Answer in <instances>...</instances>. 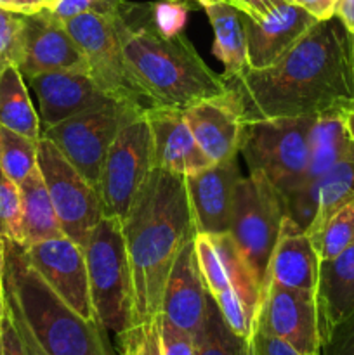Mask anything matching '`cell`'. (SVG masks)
Returning a JSON list of instances; mask_svg holds the SVG:
<instances>
[{
	"label": "cell",
	"instance_id": "40",
	"mask_svg": "<svg viewBox=\"0 0 354 355\" xmlns=\"http://www.w3.org/2000/svg\"><path fill=\"white\" fill-rule=\"evenodd\" d=\"M250 342H252L255 355H304L257 324L253 326Z\"/></svg>",
	"mask_w": 354,
	"mask_h": 355
},
{
	"label": "cell",
	"instance_id": "12",
	"mask_svg": "<svg viewBox=\"0 0 354 355\" xmlns=\"http://www.w3.org/2000/svg\"><path fill=\"white\" fill-rule=\"evenodd\" d=\"M354 151V103L340 104L328 111L316 114L311 130V155L304 186L297 193L285 198L287 217L307 231L312 224L307 196L312 186L332 166Z\"/></svg>",
	"mask_w": 354,
	"mask_h": 355
},
{
	"label": "cell",
	"instance_id": "11",
	"mask_svg": "<svg viewBox=\"0 0 354 355\" xmlns=\"http://www.w3.org/2000/svg\"><path fill=\"white\" fill-rule=\"evenodd\" d=\"M153 170L155 148L144 113L121 128L101 166L97 193L103 201L104 217L121 220Z\"/></svg>",
	"mask_w": 354,
	"mask_h": 355
},
{
	"label": "cell",
	"instance_id": "5",
	"mask_svg": "<svg viewBox=\"0 0 354 355\" xmlns=\"http://www.w3.org/2000/svg\"><path fill=\"white\" fill-rule=\"evenodd\" d=\"M83 252L96 321L120 338L134 326V286L120 218H101Z\"/></svg>",
	"mask_w": 354,
	"mask_h": 355
},
{
	"label": "cell",
	"instance_id": "23",
	"mask_svg": "<svg viewBox=\"0 0 354 355\" xmlns=\"http://www.w3.org/2000/svg\"><path fill=\"white\" fill-rule=\"evenodd\" d=\"M316 305L323 345L330 331L354 311V246L319 262Z\"/></svg>",
	"mask_w": 354,
	"mask_h": 355
},
{
	"label": "cell",
	"instance_id": "7",
	"mask_svg": "<svg viewBox=\"0 0 354 355\" xmlns=\"http://www.w3.org/2000/svg\"><path fill=\"white\" fill-rule=\"evenodd\" d=\"M283 196L262 173H248L236 184L229 234L259 279L264 293L267 266L283 218Z\"/></svg>",
	"mask_w": 354,
	"mask_h": 355
},
{
	"label": "cell",
	"instance_id": "28",
	"mask_svg": "<svg viewBox=\"0 0 354 355\" xmlns=\"http://www.w3.org/2000/svg\"><path fill=\"white\" fill-rule=\"evenodd\" d=\"M208 236H210L212 243H214L215 250H217L219 257H221L222 266H224V270L228 274V279L231 283L233 290L242 298L243 305H245L253 324L260 300H262V286H260L259 279L255 277L253 270L250 269L242 250L238 248V245H236L229 232H219V234Z\"/></svg>",
	"mask_w": 354,
	"mask_h": 355
},
{
	"label": "cell",
	"instance_id": "4",
	"mask_svg": "<svg viewBox=\"0 0 354 355\" xmlns=\"http://www.w3.org/2000/svg\"><path fill=\"white\" fill-rule=\"evenodd\" d=\"M2 284L47 355H115L99 322L82 318L59 298L19 243L3 241Z\"/></svg>",
	"mask_w": 354,
	"mask_h": 355
},
{
	"label": "cell",
	"instance_id": "1",
	"mask_svg": "<svg viewBox=\"0 0 354 355\" xmlns=\"http://www.w3.org/2000/svg\"><path fill=\"white\" fill-rule=\"evenodd\" d=\"M243 120L316 116L354 103V35L337 19H319L280 61L246 69L229 82Z\"/></svg>",
	"mask_w": 354,
	"mask_h": 355
},
{
	"label": "cell",
	"instance_id": "2",
	"mask_svg": "<svg viewBox=\"0 0 354 355\" xmlns=\"http://www.w3.org/2000/svg\"><path fill=\"white\" fill-rule=\"evenodd\" d=\"M121 232L134 286L135 326L162 314L174 262L196 236L186 177L155 166L121 218Z\"/></svg>",
	"mask_w": 354,
	"mask_h": 355
},
{
	"label": "cell",
	"instance_id": "41",
	"mask_svg": "<svg viewBox=\"0 0 354 355\" xmlns=\"http://www.w3.org/2000/svg\"><path fill=\"white\" fill-rule=\"evenodd\" d=\"M2 290H3V297H6L7 309H9L10 318H12L17 331H19V336H21V340H23V345H24V350H26V354L28 355H47L44 352V349L40 347V343L37 342V338L33 336L31 329L28 328L26 321H24L23 314H21V311H19V307H17L16 300H14L12 293H10V291L7 290L3 284H2Z\"/></svg>",
	"mask_w": 354,
	"mask_h": 355
},
{
	"label": "cell",
	"instance_id": "17",
	"mask_svg": "<svg viewBox=\"0 0 354 355\" xmlns=\"http://www.w3.org/2000/svg\"><path fill=\"white\" fill-rule=\"evenodd\" d=\"M183 113L198 146L212 165L238 158L245 120L238 94L231 85L222 96L200 101Z\"/></svg>",
	"mask_w": 354,
	"mask_h": 355
},
{
	"label": "cell",
	"instance_id": "24",
	"mask_svg": "<svg viewBox=\"0 0 354 355\" xmlns=\"http://www.w3.org/2000/svg\"><path fill=\"white\" fill-rule=\"evenodd\" d=\"M200 6L203 7L214 31L212 52L224 66L222 76L233 82L248 69L242 10L229 0H210Z\"/></svg>",
	"mask_w": 354,
	"mask_h": 355
},
{
	"label": "cell",
	"instance_id": "10",
	"mask_svg": "<svg viewBox=\"0 0 354 355\" xmlns=\"http://www.w3.org/2000/svg\"><path fill=\"white\" fill-rule=\"evenodd\" d=\"M37 165L54 205L62 234L83 248L94 227L104 217L97 187L71 165L54 142L45 137L38 141Z\"/></svg>",
	"mask_w": 354,
	"mask_h": 355
},
{
	"label": "cell",
	"instance_id": "45",
	"mask_svg": "<svg viewBox=\"0 0 354 355\" xmlns=\"http://www.w3.org/2000/svg\"><path fill=\"white\" fill-rule=\"evenodd\" d=\"M0 9H6L17 14L38 12V9L33 6L31 0H0Z\"/></svg>",
	"mask_w": 354,
	"mask_h": 355
},
{
	"label": "cell",
	"instance_id": "21",
	"mask_svg": "<svg viewBox=\"0 0 354 355\" xmlns=\"http://www.w3.org/2000/svg\"><path fill=\"white\" fill-rule=\"evenodd\" d=\"M208 290L198 266L194 238L184 245L174 262L163 293L162 315L189 335H196L207 311Z\"/></svg>",
	"mask_w": 354,
	"mask_h": 355
},
{
	"label": "cell",
	"instance_id": "13",
	"mask_svg": "<svg viewBox=\"0 0 354 355\" xmlns=\"http://www.w3.org/2000/svg\"><path fill=\"white\" fill-rule=\"evenodd\" d=\"M255 324L287 342L297 352L304 355H319L321 352V331L314 295L269 283L264 288L262 300L253 321V326Z\"/></svg>",
	"mask_w": 354,
	"mask_h": 355
},
{
	"label": "cell",
	"instance_id": "15",
	"mask_svg": "<svg viewBox=\"0 0 354 355\" xmlns=\"http://www.w3.org/2000/svg\"><path fill=\"white\" fill-rule=\"evenodd\" d=\"M17 68L24 78L51 71H89L83 52L51 9L23 14V58Z\"/></svg>",
	"mask_w": 354,
	"mask_h": 355
},
{
	"label": "cell",
	"instance_id": "46",
	"mask_svg": "<svg viewBox=\"0 0 354 355\" xmlns=\"http://www.w3.org/2000/svg\"><path fill=\"white\" fill-rule=\"evenodd\" d=\"M280 2H283V0H253V3H255V10H257L255 19L267 16V14H269Z\"/></svg>",
	"mask_w": 354,
	"mask_h": 355
},
{
	"label": "cell",
	"instance_id": "39",
	"mask_svg": "<svg viewBox=\"0 0 354 355\" xmlns=\"http://www.w3.org/2000/svg\"><path fill=\"white\" fill-rule=\"evenodd\" d=\"M319 355H354V311L330 331Z\"/></svg>",
	"mask_w": 354,
	"mask_h": 355
},
{
	"label": "cell",
	"instance_id": "48",
	"mask_svg": "<svg viewBox=\"0 0 354 355\" xmlns=\"http://www.w3.org/2000/svg\"><path fill=\"white\" fill-rule=\"evenodd\" d=\"M31 2H33V6L37 7L38 10H42V9H51V7L56 3V0H31Z\"/></svg>",
	"mask_w": 354,
	"mask_h": 355
},
{
	"label": "cell",
	"instance_id": "32",
	"mask_svg": "<svg viewBox=\"0 0 354 355\" xmlns=\"http://www.w3.org/2000/svg\"><path fill=\"white\" fill-rule=\"evenodd\" d=\"M194 252H196L198 266H200L201 276H203L210 297H217L219 293H222L228 288H233L210 236L205 234V232H196V236H194Z\"/></svg>",
	"mask_w": 354,
	"mask_h": 355
},
{
	"label": "cell",
	"instance_id": "30",
	"mask_svg": "<svg viewBox=\"0 0 354 355\" xmlns=\"http://www.w3.org/2000/svg\"><path fill=\"white\" fill-rule=\"evenodd\" d=\"M319 260H330L354 246V194L340 203L318 229L309 232Z\"/></svg>",
	"mask_w": 354,
	"mask_h": 355
},
{
	"label": "cell",
	"instance_id": "34",
	"mask_svg": "<svg viewBox=\"0 0 354 355\" xmlns=\"http://www.w3.org/2000/svg\"><path fill=\"white\" fill-rule=\"evenodd\" d=\"M23 58V14L0 9V71Z\"/></svg>",
	"mask_w": 354,
	"mask_h": 355
},
{
	"label": "cell",
	"instance_id": "50",
	"mask_svg": "<svg viewBox=\"0 0 354 355\" xmlns=\"http://www.w3.org/2000/svg\"><path fill=\"white\" fill-rule=\"evenodd\" d=\"M3 277V239L0 238V286H2Z\"/></svg>",
	"mask_w": 354,
	"mask_h": 355
},
{
	"label": "cell",
	"instance_id": "44",
	"mask_svg": "<svg viewBox=\"0 0 354 355\" xmlns=\"http://www.w3.org/2000/svg\"><path fill=\"white\" fill-rule=\"evenodd\" d=\"M333 16L347 28V31L354 35V0H339Z\"/></svg>",
	"mask_w": 354,
	"mask_h": 355
},
{
	"label": "cell",
	"instance_id": "49",
	"mask_svg": "<svg viewBox=\"0 0 354 355\" xmlns=\"http://www.w3.org/2000/svg\"><path fill=\"white\" fill-rule=\"evenodd\" d=\"M3 315H6V297H3V290H0V329H2Z\"/></svg>",
	"mask_w": 354,
	"mask_h": 355
},
{
	"label": "cell",
	"instance_id": "33",
	"mask_svg": "<svg viewBox=\"0 0 354 355\" xmlns=\"http://www.w3.org/2000/svg\"><path fill=\"white\" fill-rule=\"evenodd\" d=\"M0 238L21 245V193L19 186L0 166Z\"/></svg>",
	"mask_w": 354,
	"mask_h": 355
},
{
	"label": "cell",
	"instance_id": "3",
	"mask_svg": "<svg viewBox=\"0 0 354 355\" xmlns=\"http://www.w3.org/2000/svg\"><path fill=\"white\" fill-rule=\"evenodd\" d=\"M121 52L128 69L155 107L187 110L222 96L229 82L201 59L183 33L163 35L151 21V3L132 2L120 21Z\"/></svg>",
	"mask_w": 354,
	"mask_h": 355
},
{
	"label": "cell",
	"instance_id": "19",
	"mask_svg": "<svg viewBox=\"0 0 354 355\" xmlns=\"http://www.w3.org/2000/svg\"><path fill=\"white\" fill-rule=\"evenodd\" d=\"M184 177L196 232H229L233 196L236 184L243 177L239 172L238 158L215 163Z\"/></svg>",
	"mask_w": 354,
	"mask_h": 355
},
{
	"label": "cell",
	"instance_id": "43",
	"mask_svg": "<svg viewBox=\"0 0 354 355\" xmlns=\"http://www.w3.org/2000/svg\"><path fill=\"white\" fill-rule=\"evenodd\" d=\"M294 3L304 7L307 12H311L318 19H330V17H333V7L330 0H294Z\"/></svg>",
	"mask_w": 354,
	"mask_h": 355
},
{
	"label": "cell",
	"instance_id": "22",
	"mask_svg": "<svg viewBox=\"0 0 354 355\" xmlns=\"http://www.w3.org/2000/svg\"><path fill=\"white\" fill-rule=\"evenodd\" d=\"M155 148V166L189 175L210 166V159L198 146L184 113L170 107L146 111Z\"/></svg>",
	"mask_w": 354,
	"mask_h": 355
},
{
	"label": "cell",
	"instance_id": "31",
	"mask_svg": "<svg viewBox=\"0 0 354 355\" xmlns=\"http://www.w3.org/2000/svg\"><path fill=\"white\" fill-rule=\"evenodd\" d=\"M38 141L0 125V166L19 186L37 166Z\"/></svg>",
	"mask_w": 354,
	"mask_h": 355
},
{
	"label": "cell",
	"instance_id": "16",
	"mask_svg": "<svg viewBox=\"0 0 354 355\" xmlns=\"http://www.w3.org/2000/svg\"><path fill=\"white\" fill-rule=\"evenodd\" d=\"M248 69H264L280 61L316 23L318 17L298 3L283 0L267 16L250 17L242 12Z\"/></svg>",
	"mask_w": 354,
	"mask_h": 355
},
{
	"label": "cell",
	"instance_id": "38",
	"mask_svg": "<svg viewBox=\"0 0 354 355\" xmlns=\"http://www.w3.org/2000/svg\"><path fill=\"white\" fill-rule=\"evenodd\" d=\"M160 336H162L163 355H196L194 336L172 324L169 319L158 315Z\"/></svg>",
	"mask_w": 354,
	"mask_h": 355
},
{
	"label": "cell",
	"instance_id": "37",
	"mask_svg": "<svg viewBox=\"0 0 354 355\" xmlns=\"http://www.w3.org/2000/svg\"><path fill=\"white\" fill-rule=\"evenodd\" d=\"M187 7L179 0H167V2L151 3V21L158 31L163 35L183 33L186 24Z\"/></svg>",
	"mask_w": 354,
	"mask_h": 355
},
{
	"label": "cell",
	"instance_id": "25",
	"mask_svg": "<svg viewBox=\"0 0 354 355\" xmlns=\"http://www.w3.org/2000/svg\"><path fill=\"white\" fill-rule=\"evenodd\" d=\"M21 193V245L30 246L33 243L62 236L61 224L56 215L54 205L49 196L38 165L28 173L19 184Z\"/></svg>",
	"mask_w": 354,
	"mask_h": 355
},
{
	"label": "cell",
	"instance_id": "36",
	"mask_svg": "<svg viewBox=\"0 0 354 355\" xmlns=\"http://www.w3.org/2000/svg\"><path fill=\"white\" fill-rule=\"evenodd\" d=\"M130 3L127 0H56L51 12L61 21H68L80 14L121 16L127 12Z\"/></svg>",
	"mask_w": 354,
	"mask_h": 355
},
{
	"label": "cell",
	"instance_id": "20",
	"mask_svg": "<svg viewBox=\"0 0 354 355\" xmlns=\"http://www.w3.org/2000/svg\"><path fill=\"white\" fill-rule=\"evenodd\" d=\"M319 262L321 260L312 246L309 232L290 217H285L271 253L264 288L273 283L287 290L316 297Z\"/></svg>",
	"mask_w": 354,
	"mask_h": 355
},
{
	"label": "cell",
	"instance_id": "6",
	"mask_svg": "<svg viewBox=\"0 0 354 355\" xmlns=\"http://www.w3.org/2000/svg\"><path fill=\"white\" fill-rule=\"evenodd\" d=\"M316 116L246 121L239 155L250 173H262L285 198L304 186Z\"/></svg>",
	"mask_w": 354,
	"mask_h": 355
},
{
	"label": "cell",
	"instance_id": "29",
	"mask_svg": "<svg viewBox=\"0 0 354 355\" xmlns=\"http://www.w3.org/2000/svg\"><path fill=\"white\" fill-rule=\"evenodd\" d=\"M194 345L196 355H255L250 338L229 328L212 297H208L203 322L194 335Z\"/></svg>",
	"mask_w": 354,
	"mask_h": 355
},
{
	"label": "cell",
	"instance_id": "54",
	"mask_svg": "<svg viewBox=\"0 0 354 355\" xmlns=\"http://www.w3.org/2000/svg\"><path fill=\"white\" fill-rule=\"evenodd\" d=\"M0 290H2V286H0Z\"/></svg>",
	"mask_w": 354,
	"mask_h": 355
},
{
	"label": "cell",
	"instance_id": "27",
	"mask_svg": "<svg viewBox=\"0 0 354 355\" xmlns=\"http://www.w3.org/2000/svg\"><path fill=\"white\" fill-rule=\"evenodd\" d=\"M354 194V151L340 159L335 166L328 170L318 182L312 186L307 196L309 208H311L312 224L307 232L318 229L326 220L330 214L340 203Z\"/></svg>",
	"mask_w": 354,
	"mask_h": 355
},
{
	"label": "cell",
	"instance_id": "51",
	"mask_svg": "<svg viewBox=\"0 0 354 355\" xmlns=\"http://www.w3.org/2000/svg\"><path fill=\"white\" fill-rule=\"evenodd\" d=\"M337 2H339V0H330V3H332V7H333V14H335V6H337Z\"/></svg>",
	"mask_w": 354,
	"mask_h": 355
},
{
	"label": "cell",
	"instance_id": "9",
	"mask_svg": "<svg viewBox=\"0 0 354 355\" xmlns=\"http://www.w3.org/2000/svg\"><path fill=\"white\" fill-rule=\"evenodd\" d=\"M144 113L134 104L111 101L47 128L42 137L54 142L71 165L97 187L110 146L125 125Z\"/></svg>",
	"mask_w": 354,
	"mask_h": 355
},
{
	"label": "cell",
	"instance_id": "53",
	"mask_svg": "<svg viewBox=\"0 0 354 355\" xmlns=\"http://www.w3.org/2000/svg\"><path fill=\"white\" fill-rule=\"evenodd\" d=\"M290 2H294V0H290Z\"/></svg>",
	"mask_w": 354,
	"mask_h": 355
},
{
	"label": "cell",
	"instance_id": "47",
	"mask_svg": "<svg viewBox=\"0 0 354 355\" xmlns=\"http://www.w3.org/2000/svg\"><path fill=\"white\" fill-rule=\"evenodd\" d=\"M229 2L233 3V6L238 7L242 12H245L246 16L250 17H257V10H255V3H253V0H229Z\"/></svg>",
	"mask_w": 354,
	"mask_h": 355
},
{
	"label": "cell",
	"instance_id": "26",
	"mask_svg": "<svg viewBox=\"0 0 354 355\" xmlns=\"http://www.w3.org/2000/svg\"><path fill=\"white\" fill-rule=\"evenodd\" d=\"M0 125L35 141L42 137L38 111L17 66H7L0 71Z\"/></svg>",
	"mask_w": 354,
	"mask_h": 355
},
{
	"label": "cell",
	"instance_id": "52",
	"mask_svg": "<svg viewBox=\"0 0 354 355\" xmlns=\"http://www.w3.org/2000/svg\"><path fill=\"white\" fill-rule=\"evenodd\" d=\"M191 2H198V3H203V2H210V0H191Z\"/></svg>",
	"mask_w": 354,
	"mask_h": 355
},
{
	"label": "cell",
	"instance_id": "35",
	"mask_svg": "<svg viewBox=\"0 0 354 355\" xmlns=\"http://www.w3.org/2000/svg\"><path fill=\"white\" fill-rule=\"evenodd\" d=\"M118 355H163L158 318L132 326L118 338Z\"/></svg>",
	"mask_w": 354,
	"mask_h": 355
},
{
	"label": "cell",
	"instance_id": "42",
	"mask_svg": "<svg viewBox=\"0 0 354 355\" xmlns=\"http://www.w3.org/2000/svg\"><path fill=\"white\" fill-rule=\"evenodd\" d=\"M0 355H28L24 350L23 340H21L19 331L14 324L10 312L6 304V315H3L2 329H0Z\"/></svg>",
	"mask_w": 354,
	"mask_h": 355
},
{
	"label": "cell",
	"instance_id": "18",
	"mask_svg": "<svg viewBox=\"0 0 354 355\" xmlns=\"http://www.w3.org/2000/svg\"><path fill=\"white\" fill-rule=\"evenodd\" d=\"M24 80L37 96L42 132L113 101L101 90L89 71H51Z\"/></svg>",
	"mask_w": 354,
	"mask_h": 355
},
{
	"label": "cell",
	"instance_id": "8",
	"mask_svg": "<svg viewBox=\"0 0 354 355\" xmlns=\"http://www.w3.org/2000/svg\"><path fill=\"white\" fill-rule=\"evenodd\" d=\"M125 14H80L62 23L85 55L90 76L101 90L113 101L134 104L142 111H149L153 110L151 101L130 73L121 52L120 21Z\"/></svg>",
	"mask_w": 354,
	"mask_h": 355
},
{
	"label": "cell",
	"instance_id": "14",
	"mask_svg": "<svg viewBox=\"0 0 354 355\" xmlns=\"http://www.w3.org/2000/svg\"><path fill=\"white\" fill-rule=\"evenodd\" d=\"M31 266L38 270L42 279L56 291L82 318L96 321L92 298H90L89 272L85 252L68 236L45 239L24 246Z\"/></svg>",
	"mask_w": 354,
	"mask_h": 355
}]
</instances>
